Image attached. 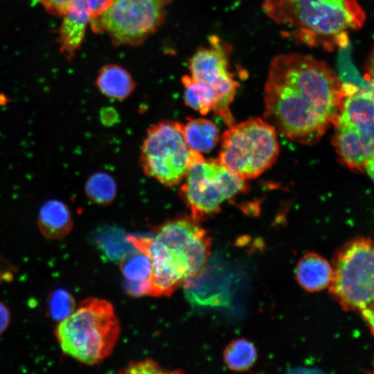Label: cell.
<instances>
[{
  "mask_svg": "<svg viewBox=\"0 0 374 374\" xmlns=\"http://www.w3.org/2000/svg\"><path fill=\"white\" fill-rule=\"evenodd\" d=\"M264 93L266 121L306 145L319 141L333 124L344 97L341 80L326 63L299 53L272 59Z\"/></svg>",
  "mask_w": 374,
  "mask_h": 374,
  "instance_id": "1",
  "label": "cell"
},
{
  "mask_svg": "<svg viewBox=\"0 0 374 374\" xmlns=\"http://www.w3.org/2000/svg\"><path fill=\"white\" fill-rule=\"evenodd\" d=\"M262 8L288 37L328 51L347 47L365 20L356 0H265Z\"/></svg>",
  "mask_w": 374,
  "mask_h": 374,
  "instance_id": "2",
  "label": "cell"
},
{
  "mask_svg": "<svg viewBox=\"0 0 374 374\" xmlns=\"http://www.w3.org/2000/svg\"><path fill=\"white\" fill-rule=\"evenodd\" d=\"M119 335L120 325L112 305L97 298L82 301L55 329L62 351L87 365L98 364L108 357Z\"/></svg>",
  "mask_w": 374,
  "mask_h": 374,
  "instance_id": "3",
  "label": "cell"
},
{
  "mask_svg": "<svg viewBox=\"0 0 374 374\" xmlns=\"http://www.w3.org/2000/svg\"><path fill=\"white\" fill-rule=\"evenodd\" d=\"M279 145L276 129L253 117L229 126L222 136L217 160L244 180L258 177L276 161Z\"/></svg>",
  "mask_w": 374,
  "mask_h": 374,
  "instance_id": "4",
  "label": "cell"
},
{
  "mask_svg": "<svg viewBox=\"0 0 374 374\" xmlns=\"http://www.w3.org/2000/svg\"><path fill=\"white\" fill-rule=\"evenodd\" d=\"M330 293L346 311L374 305V240L357 237L334 256Z\"/></svg>",
  "mask_w": 374,
  "mask_h": 374,
  "instance_id": "5",
  "label": "cell"
},
{
  "mask_svg": "<svg viewBox=\"0 0 374 374\" xmlns=\"http://www.w3.org/2000/svg\"><path fill=\"white\" fill-rule=\"evenodd\" d=\"M333 146L341 162L362 172L374 152V98L365 88L344 95L333 123Z\"/></svg>",
  "mask_w": 374,
  "mask_h": 374,
  "instance_id": "6",
  "label": "cell"
},
{
  "mask_svg": "<svg viewBox=\"0 0 374 374\" xmlns=\"http://www.w3.org/2000/svg\"><path fill=\"white\" fill-rule=\"evenodd\" d=\"M245 180L217 159L206 160L200 154L191 163L179 189V195L198 222L218 213L222 204L247 190Z\"/></svg>",
  "mask_w": 374,
  "mask_h": 374,
  "instance_id": "7",
  "label": "cell"
},
{
  "mask_svg": "<svg viewBox=\"0 0 374 374\" xmlns=\"http://www.w3.org/2000/svg\"><path fill=\"white\" fill-rule=\"evenodd\" d=\"M200 154L187 145L181 123L162 121L147 131L140 163L146 175L172 187L184 179L191 163Z\"/></svg>",
  "mask_w": 374,
  "mask_h": 374,
  "instance_id": "8",
  "label": "cell"
},
{
  "mask_svg": "<svg viewBox=\"0 0 374 374\" xmlns=\"http://www.w3.org/2000/svg\"><path fill=\"white\" fill-rule=\"evenodd\" d=\"M172 0H112L99 16L90 19L94 32L105 33L117 46H138L165 20Z\"/></svg>",
  "mask_w": 374,
  "mask_h": 374,
  "instance_id": "9",
  "label": "cell"
},
{
  "mask_svg": "<svg viewBox=\"0 0 374 374\" xmlns=\"http://www.w3.org/2000/svg\"><path fill=\"white\" fill-rule=\"evenodd\" d=\"M232 47L217 35H211L207 46L199 48L188 60L190 76L214 93L213 112L229 126L234 124L230 109L238 82L231 71L230 57Z\"/></svg>",
  "mask_w": 374,
  "mask_h": 374,
  "instance_id": "10",
  "label": "cell"
},
{
  "mask_svg": "<svg viewBox=\"0 0 374 374\" xmlns=\"http://www.w3.org/2000/svg\"><path fill=\"white\" fill-rule=\"evenodd\" d=\"M154 238L175 262L184 281L197 275L208 263L211 238L192 217L166 222L156 230Z\"/></svg>",
  "mask_w": 374,
  "mask_h": 374,
  "instance_id": "11",
  "label": "cell"
},
{
  "mask_svg": "<svg viewBox=\"0 0 374 374\" xmlns=\"http://www.w3.org/2000/svg\"><path fill=\"white\" fill-rule=\"evenodd\" d=\"M132 244L151 260L152 274L148 296H170L184 279L165 248L154 238L127 237Z\"/></svg>",
  "mask_w": 374,
  "mask_h": 374,
  "instance_id": "12",
  "label": "cell"
},
{
  "mask_svg": "<svg viewBox=\"0 0 374 374\" xmlns=\"http://www.w3.org/2000/svg\"><path fill=\"white\" fill-rule=\"evenodd\" d=\"M91 17L87 0H73L64 15L60 29L59 42L61 52L67 58L73 56L80 47L87 24Z\"/></svg>",
  "mask_w": 374,
  "mask_h": 374,
  "instance_id": "13",
  "label": "cell"
},
{
  "mask_svg": "<svg viewBox=\"0 0 374 374\" xmlns=\"http://www.w3.org/2000/svg\"><path fill=\"white\" fill-rule=\"evenodd\" d=\"M295 276L299 285L308 292L321 291L329 287L332 267L319 254L308 252L299 260Z\"/></svg>",
  "mask_w": 374,
  "mask_h": 374,
  "instance_id": "14",
  "label": "cell"
},
{
  "mask_svg": "<svg viewBox=\"0 0 374 374\" xmlns=\"http://www.w3.org/2000/svg\"><path fill=\"white\" fill-rule=\"evenodd\" d=\"M37 225L42 234L49 239H60L70 233L73 228L71 213L63 202L51 199L40 208Z\"/></svg>",
  "mask_w": 374,
  "mask_h": 374,
  "instance_id": "15",
  "label": "cell"
},
{
  "mask_svg": "<svg viewBox=\"0 0 374 374\" xmlns=\"http://www.w3.org/2000/svg\"><path fill=\"white\" fill-rule=\"evenodd\" d=\"M96 84L104 96L118 100L129 97L136 87L130 73L114 64H106L100 69Z\"/></svg>",
  "mask_w": 374,
  "mask_h": 374,
  "instance_id": "16",
  "label": "cell"
},
{
  "mask_svg": "<svg viewBox=\"0 0 374 374\" xmlns=\"http://www.w3.org/2000/svg\"><path fill=\"white\" fill-rule=\"evenodd\" d=\"M182 131L188 148L201 154L211 151L219 141L216 125L206 118H188L182 124Z\"/></svg>",
  "mask_w": 374,
  "mask_h": 374,
  "instance_id": "17",
  "label": "cell"
},
{
  "mask_svg": "<svg viewBox=\"0 0 374 374\" xmlns=\"http://www.w3.org/2000/svg\"><path fill=\"white\" fill-rule=\"evenodd\" d=\"M119 262L125 280V285L142 289L148 295L152 274V263L149 257L134 247L123 256Z\"/></svg>",
  "mask_w": 374,
  "mask_h": 374,
  "instance_id": "18",
  "label": "cell"
},
{
  "mask_svg": "<svg viewBox=\"0 0 374 374\" xmlns=\"http://www.w3.org/2000/svg\"><path fill=\"white\" fill-rule=\"evenodd\" d=\"M257 359V350L249 340L239 338L231 341L223 352V359L228 368L245 371L253 366Z\"/></svg>",
  "mask_w": 374,
  "mask_h": 374,
  "instance_id": "19",
  "label": "cell"
},
{
  "mask_svg": "<svg viewBox=\"0 0 374 374\" xmlns=\"http://www.w3.org/2000/svg\"><path fill=\"white\" fill-rule=\"evenodd\" d=\"M181 82L184 87V100L187 107L203 115L213 110L215 94L208 86L187 75L182 77Z\"/></svg>",
  "mask_w": 374,
  "mask_h": 374,
  "instance_id": "20",
  "label": "cell"
},
{
  "mask_svg": "<svg viewBox=\"0 0 374 374\" xmlns=\"http://www.w3.org/2000/svg\"><path fill=\"white\" fill-rule=\"evenodd\" d=\"M84 192L93 203L106 206L116 198L117 186L111 175L105 172H97L91 175L85 182Z\"/></svg>",
  "mask_w": 374,
  "mask_h": 374,
  "instance_id": "21",
  "label": "cell"
},
{
  "mask_svg": "<svg viewBox=\"0 0 374 374\" xmlns=\"http://www.w3.org/2000/svg\"><path fill=\"white\" fill-rule=\"evenodd\" d=\"M127 237L118 229H104L98 234L96 244L106 258L117 262L134 247Z\"/></svg>",
  "mask_w": 374,
  "mask_h": 374,
  "instance_id": "22",
  "label": "cell"
},
{
  "mask_svg": "<svg viewBox=\"0 0 374 374\" xmlns=\"http://www.w3.org/2000/svg\"><path fill=\"white\" fill-rule=\"evenodd\" d=\"M75 308L73 296L65 290H55L48 297L47 312L53 320H64L75 310Z\"/></svg>",
  "mask_w": 374,
  "mask_h": 374,
  "instance_id": "23",
  "label": "cell"
},
{
  "mask_svg": "<svg viewBox=\"0 0 374 374\" xmlns=\"http://www.w3.org/2000/svg\"><path fill=\"white\" fill-rule=\"evenodd\" d=\"M121 373H174L176 371H167L159 365L155 361L151 359H146L142 361L133 362L121 370Z\"/></svg>",
  "mask_w": 374,
  "mask_h": 374,
  "instance_id": "24",
  "label": "cell"
},
{
  "mask_svg": "<svg viewBox=\"0 0 374 374\" xmlns=\"http://www.w3.org/2000/svg\"><path fill=\"white\" fill-rule=\"evenodd\" d=\"M73 0H40L45 9L57 17H64Z\"/></svg>",
  "mask_w": 374,
  "mask_h": 374,
  "instance_id": "25",
  "label": "cell"
},
{
  "mask_svg": "<svg viewBox=\"0 0 374 374\" xmlns=\"http://www.w3.org/2000/svg\"><path fill=\"white\" fill-rule=\"evenodd\" d=\"M10 321V311L7 306L0 301V335L8 328Z\"/></svg>",
  "mask_w": 374,
  "mask_h": 374,
  "instance_id": "26",
  "label": "cell"
},
{
  "mask_svg": "<svg viewBox=\"0 0 374 374\" xmlns=\"http://www.w3.org/2000/svg\"><path fill=\"white\" fill-rule=\"evenodd\" d=\"M360 313L374 335V305L362 310Z\"/></svg>",
  "mask_w": 374,
  "mask_h": 374,
  "instance_id": "27",
  "label": "cell"
},
{
  "mask_svg": "<svg viewBox=\"0 0 374 374\" xmlns=\"http://www.w3.org/2000/svg\"><path fill=\"white\" fill-rule=\"evenodd\" d=\"M364 170L367 172L368 175L371 177L374 181V152L367 160Z\"/></svg>",
  "mask_w": 374,
  "mask_h": 374,
  "instance_id": "28",
  "label": "cell"
},
{
  "mask_svg": "<svg viewBox=\"0 0 374 374\" xmlns=\"http://www.w3.org/2000/svg\"><path fill=\"white\" fill-rule=\"evenodd\" d=\"M368 78L374 80V53L371 58L369 64H368Z\"/></svg>",
  "mask_w": 374,
  "mask_h": 374,
  "instance_id": "29",
  "label": "cell"
}]
</instances>
